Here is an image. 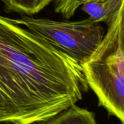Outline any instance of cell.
I'll use <instances>...</instances> for the list:
<instances>
[{
	"label": "cell",
	"mask_w": 124,
	"mask_h": 124,
	"mask_svg": "<svg viewBox=\"0 0 124 124\" xmlns=\"http://www.w3.org/2000/svg\"><path fill=\"white\" fill-rule=\"evenodd\" d=\"M88 88L79 62L0 16V122L46 121L76 104Z\"/></svg>",
	"instance_id": "6da1fadb"
},
{
	"label": "cell",
	"mask_w": 124,
	"mask_h": 124,
	"mask_svg": "<svg viewBox=\"0 0 124 124\" xmlns=\"http://www.w3.org/2000/svg\"><path fill=\"white\" fill-rule=\"evenodd\" d=\"M15 21L80 64L92 56L104 36L103 27L90 18L80 21L60 22L24 15Z\"/></svg>",
	"instance_id": "7a4b0ae2"
},
{
	"label": "cell",
	"mask_w": 124,
	"mask_h": 124,
	"mask_svg": "<svg viewBox=\"0 0 124 124\" xmlns=\"http://www.w3.org/2000/svg\"><path fill=\"white\" fill-rule=\"evenodd\" d=\"M81 66L99 105L124 124V55L116 51L104 58H89Z\"/></svg>",
	"instance_id": "3957f363"
},
{
	"label": "cell",
	"mask_w": 124,
	"mask_h": 124,
	"mask_svg": "<svg viewBox=\"0 0 124 124\" xmlns=\"http://www.w3.org/2000/svg\"><path fill=\"white\" fill-rule=\"evenodd\" d=\"M116 51L124 55V1L114 22L107 28L100 45L90 58H104Z\"/></svg>",
	"instance_id": "277c9868"
},
{
	"label": "cell",
	"mask_w": 124,
	"mask_h": 124,
	"mask_svg": "<svg viewBox=\"0 0 124 124\" xmlns=\"http://www.w3.org/2000/svg\"><path fill=\"white\" fill-rule=\"evenodd\" d=\"M124 0H104L83 4L81 9L96 22H104L110 26L116 18Z\"/></svg>",
	"instance_id": "5b68a950"
},
{
	"label": "cell",
	"mask_w": 124,
	"mask_h": 124,
	"mask_svg": "<svg viewBox=\"0 0 124 124\" xmlns=\"http://www.w3.org/2000/svg\"><path fill=\"white\" fill-rule=\"evenodd\" d=\"M40 124H97L95 114L76 104Z\"/></svg>",
	"instance_id": "8992f818"
},
{
	"label": "cell",
	"mask_w": 124,
	"mask_h": 124,
	"mask_svg": "<svg viewBox=\"0 0 124 124\" xmlns=\"http://www.w3.org/2000/svg\"><path fill=\"white\" fill-rule=\"evenodd\" d=\"M53 0H2L6 8L25 16H33L38 13Z\"/></svg>",
	"instance_id": "52a82bcc"
},
{
	"label": "cell",
	"mask_w": 124,
	"mask_h": 124,
	"mask_svg": "<svg viewBox=\"0 0 124 124\" xmlns=\"http://www.w3.org/2000/svg\"><path fill=\"white\" fill-rule=\"evenodd\" d=\"M104 0H56L55 12L63 16L65 18H71L77 9L85 3L102 2Z\"/></svg>",
	"instance_id": "ba28073f"
}]
</instances>
